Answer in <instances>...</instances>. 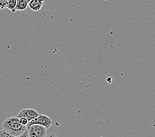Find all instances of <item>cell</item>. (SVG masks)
<instances>
[{
	"label": "cell",
	"instance_id": "obj_2",
	"mask_svg": "<svg viewBox=\"0 0 155 137\" xmlns=\"http://www.w3.org/2000/svg\"><path fill=\"white\" fill-rule=\"evenodd\" d=\"M29 137H46L47 129L40 125H32L27 127Z\"/></svg>",
	"mask_w": 155,
	"mask_h": 137
},
{
	"label": "cell",
	"instance_id": "obj_9",
	"mask_svg": "<svg viewBox=\"0 0 155 137\" xmlns=\"http://www.w3.org/2000/svg\"><path fill=\"white\" fill-rule=\"evenodd\" d=\"M8 0H0V9L7 8Z\"/></svg>",
	"mask_w": 155,
	"mask_h": 137
},
{
	"label": "cell",
	"instance_id": "obj_5",
	"mask_svg": "<svg viewBox=\"0 0 155 137\" xmlns=\"http://www.w3.org/2000/svg\"><path fill=\"white\" fill-rule=\"evenodd\" d=\"M44 4V0H31L28 3V7L33 11H38Z\"/></svg>",
	"mask_w": 155,
	"mask_h": 137
},
{
	"label": "cell",
	"instance_id": "obj_12",
	"mask_svg": "<svg viewBox=\"0 0 155 137\" xmlns=\"http://www.w3.org/2000/svg\"><path fill=\"white\" fill-rule=\"evenodd\" d=\"M46 137H60L56 134H54V133H51V134H48L46 136Z\"/></svg>",
	"mask_w": 155,
	"mask_h": 137
},
{
	"label": "cell",
	"instance_id": "obj_7",
	"mask_svg": "<svg viewBox=\"0 0 155 137\" xmlns=\"http://www.w3.org/2000/svg\"><path fill=\"white\" fill-rule=\"evenodd\" d=\"M17 0H8L7 1V8L9 9L12 13H15V8L16 7Z\"/></svg>",
	"mask_w": 155,
	"mask_h": 137
},
{
	"label": "cell",
	"instance_id": "obj_1",
	"mask_svg": "<svg viewBox=\"0 0 155 137\" xmlns=\"http://www.w3.org/2000/svg\"><path fill=\"white\" fill-rule=\"evenodd\" d=\"M3 129L15 136H18L27 131V127L22 125L19 122V118L17 116L10 117L3 121Z\"/></svg>",
	"mask_w": 155,
	"mask_h": 137
},
{
	"label": "cell",
	"instance_id": "obj_14",
	"mask_svg": "<svg viewBox=\"0 0 155 137\" xmlns=\"http://www.w3.org/2000/svg\"><path fill=\"white\" fill-rule=\"evenodd\" d=\"M0 137H2V136H0Z\"/></svg>",
	"mask_w": 155,
	"mask_h": 137
},
{
	"label": "cell",
	"instance_id": "obj_10",
	"mask_svg": "<svg viewBox=\"0 0 155 137\" xmlns=\"http://www.w3.org/2000/svg\"><path fill=\"white\" fill-rule=\"evenodd\" d=\"M19 122L23 125L27 126V125H28L29 121H28V119H27V118H25V117H20L19 118Z\"/></svg>",
	"mask_w": 155,
	"mask_h": 137
},
{
	"label": "cell",
	"instance_id": "obj_4",
	"mask_svg": "<svg viewBox=\"0 0 155 137\" xmlns=\"http://www.w3.org/2000/svg\"><path fill=\"white\" fill-rule=\"evenodd\" d=\"M39 113L34 109H23L17 115V117H25L27 118L28 121L35 119L38 117Z\"/></svg>",
	"mask_w": 155,
	"mask_h": 137
},
{
	"label": "cell",
	"instance_id": "obj_11",
	"mask_svg": "<svg viewBox=\"0 0 155 137\" xmlns=\"http://www.w3.org/2000/svg\"><path fill=\"white\" fill-rule=\"evenodd\" d=\"M17 137H29L27 129V131H25L23 133V134L19 135V136H17Z\"/></svg>",
	"mask_w": 155,
	"mask_h": 137
},
{
	"label": "cell",
	"instance_id": "obj_8",
	"mask_svg": "<svg viewBox=\"0 0 155 137\" xmlns=\"http://www.w3.org/2000/svg\"><path fill=\"white\" fill-rule=\"evenodd\" d=\"M0 136L2 137H16L12 135H11L10 133L7 132L4 129H2V130L0 131Z\"/></svg>",
	"mask_w": 155,
	"mask_h": 137
},
{
	"label": "cell",
	"instance_id": "obj_6",
	"mask_svg": "<svg viewBox=\"0 0 155 137\" xmlns=\"http://www.w3.org/2000/svg\"><path fill=\"white\" fill-rule=\"evenodd\" d=\"M28 6V3H27L26 0H17V4L15 8V11L25 10Z\"/></svg>",
	"mask_w": 155,
	"mask_h": 137
},
{
	"label": "cell",
	"instance_id": "obj_15",
	"mask_svg": "<svg viewBox=\"0 0 155 137\" xmlns=\"http://www.w3.org/2000/svg\"><path fill=\"white\" fill-rule=\"evenodd\" d=\"M105 1H106V0H105Z\"/></svg>",
	"mask_w": 155,
	"mask_h": 137
},
{
	"label": "cell",
	"instance_id": "obj_3",
	"mask_svg": "<svg viewBox=\"0 0 155 137\" xmlns=\"http://www.w3.org/2000/svg\"><path fill=\"white\" fill-rule=\"evenodd\" d=\"M52 123L53 121L50 117L44 116V115L42 114H40L38 117L28 122L27 127H29V126L32 125H40L44 126V127H46L48 129L51 127Z\"/></svg>",
	"mask_w": 155,
	"mask_h": 137
},
{
	"label": "cell",
	"instance_id": "obj_13",
	"mask_svg": "<svg viewBox=\"0 0 155 137\" xmlns=\"http://www.w3.org/2000/svg\"><path fill=\"white\" fill-rule=\"evenodd\" d=\"M26 1H27V3H29V2H30L31 1V0H26Z\"/></svg>",
	"mask_w": 155,
	"mask_h": 137
}]
</instances>
